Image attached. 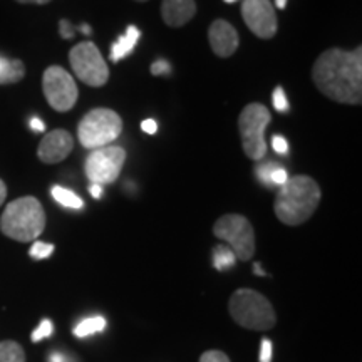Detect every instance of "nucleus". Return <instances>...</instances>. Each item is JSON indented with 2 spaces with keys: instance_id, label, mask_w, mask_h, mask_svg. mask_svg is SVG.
Instances as JSON below:
<instances>
[{
  "instance_id": "nucleus-9",
  "label": "nucleus",
  "mask_w": 362,
  "mask_h": 362,
  "mask_svg": "<svg viewBox=\"0 0 362 362\" xmlns=\"http://www.w3.org/2000/svg\"><path fill=\"white\" fill-rule=\"evenodd\" d=\"M126 161V151L121 146H104L93 149L86 158L84 171L90 183L110 185L119 178Z\"/></svg>"
},
{
  "instance_id": "nucleus-17",
  "label": "nucleus",
  "mask_w": 362,
  "mask_h": 362,
  "mask_svg": "<svg viewBox=\"0 0 362 362\" xmlns=\"http://www.w3.org/2000/svg\"><path fill=\"white\" fill-rule=\"evenodd\" d=\"M51 193L52 198L59 203V205L71 208V210H81V208H84L83 198H81L79 194H76L74 192H71V189H67L64 187H52Z\"/></svg>"
},
{
  "instance_id": "nucleus-11",
  "label": "nucleus",
  "mask_w": 362,
  "mask_h": 362,
  "mask_svg": "<svg viewBox=\"0 0 362 362\" xmlns=\"http://www.w3.org/2000/svg\"><path fill=\"white\" fill-rule=\"evenodd\" d=\"M242 17L257 37L272 39L277 34L279 22L270 0H243Z\"/></svg>"
},
{
  "instance_id": "nucleus-39",
  "label": "nucleus",
  "mask_w": 362,
  "mask_h": 362,
  "mask_svg": "<svg viewBox=\"0 0 362 362\" xmlns=\"http://www.w3.org/2000/svg\"><path fill=\"white\" fill-rule=\"evenodd\" d=\"M253 270H255V274H259V275H265V272L260 269V265H259V264H255V269H253Z\"/></svg>"
},
{
  "instance_id": "nucleus-3",
  "label": "nucleus",
  "mask_w": 362,
  "mask_h": 362,
  "mask_svg": "<svg viewBox=\"0 0 362 362\" xmlns=\"http://www.w3.org/2000/svg\"><path fill=\"white\" fill-rule=\"evenodd\" d=\"M45 228V214L40 202L34 197H24L8 203L0 218V230L17 242H33Z\"/></svg>"
},
{
  "instance_id": "nucleus-13",
  "label": "nucleus",
  "mask_w": 362,
  "mask_h": 362,
  "mask_svg": "<svg viewBox=\"0 0 362 362\" xmlns=\"http://www.w3.org/2000/svg\"><path fill=\"white\" fill-rule=\"evenodd\" d=\"M208 40L218 57H230L238 49V34L235 27L223 19L214 21L208 30Z\"/></svg>"
},
{
  "instance_id": "nucleus-7",
  "label": "nucleus",
  "mask_w": 362,
  "mask_h": 362,
  "mask_svg": "<svg viewBox=\"0 0 362 362\" xmlns=\"http://www.w3.org/2000/svg\"><path fill=\"white\" fill-rule=\"evenodd\" d=\"M214 233L216 238L228 243L238 260L248 262L255 253V232L245 216L237 214L223 215L214 225Z\"/></svg>"
},
{
  "instance_id": "nucleus-37",
  "label": "nucleus",
  "mask_w": 362,
  "mask_h": 362,
  "mask_svg": "<svg viewBox=\"0 0 362 362\" xmlns=\"http://www.w3.org/2000/svg\"><path fill=\"white\" fill-rule=\"evenodd\" d=\"M79 30H81V33H84V34H90V27L89 25H86V24H83V25H81L79 27Z\"/></svg>"
},
{
  "instance_id": "nucleus-33",
  "label": "nucleus",
  "mask_w": 362,
  "mask_h": 362,
  "mask_svg": "<svg viewBox=\"0 0 362 362\" xmlns=\"http://www.w3.org/2000/svg\"><path fill=\"white\" fill-rule=\"evenodd\" d=\"M89 192H90V194H93V198H96V200H99V198L103 197V193H104V188L101 187V185H90V188H89Z\"/></svg>"
},
{
  "instance_id": "nucleus-20",
  "label": "nucleus",
  "mask_w": 362,
  "mask_h": 362,
  "mask_svg": "<svg viewBox=\"0 0 362 362\" xmlns=\"http://www.w3.org/2000/svg\"><path fill=\"white\" fill-rule=\"evenodd\" d=\"M0 362H25V352L13 341L0 342Z\"/></svg>"
},
{
  "instance_id": "nucleus-26",
  "label": "nucleus",
  "mask_w": 362,
  "mask_h": 362,
  "mask_svg": "<svg viewBox=\"0 0 362 362\" xmlns=\"http://www.w3.org/2000/svg\"><path fill=\"white\" fill-rule=\"evenodd\" d=\"M171 72V66L165 59H158L156 62L151 64V74L153 76H168Z\"/></svg>"
},
{
  "instance_id": "nucleus-14",
  "label": "nucleus",
  "mask_w": 362,
  "mask_h": 362,
  "mask_svg": "<svg viewBox=\"0 0 362 362\" xmlns=\"http://www.w3.org/2000/svg\"><path fill=\"white\" fill-rule=\"evenodd\" d=\"M197 13L194 0H163L161 16L166 25L181 27L188 24Z\"/></svg>"
},
{
  "instance_id": "nucleus-21",
  "label": "nucleus",
  "mask_w": 362,
  "mask_h": 362,
  "mask_svg": "<svg viewBox=\"0 0 362 362\" xmlns=\"http://www.w3.org/2000/svg\"><path fill=\"white\" fill-rule=\"evenodd\" d=\"M279 165H275V163L272 161H267V163H262L255 168V173H257V178L260 180L262 185H265V187L272 188V181H270V176H272V171L277 168Z\"/></svg>"
},
{
  "instance_id": "nucleus-29",
  "label": "nucleus",
  "mask_w": 362,
  "mask_h": 362,
  "mask_svg": "<svg viewBox=\"0 0 362 362\" xmlns=\"http://www.w3.org/2000/svg\"><path fill=\"white\" fill-rule=\"evenodd\" d=\"M59 33L64 39H72L76 35V27L71 24L69 21H61L59 22Z\"/></svg>"
},
{
  "instance_id": "nucleus-24",
  "label": "nucleus",
  "mask_w": 362,
  "mask_h": 362,
  "mask_svg": "<svg viewBox=\"0 0 362 362\" xmlns=\"http://www.w3.org/2000/svg\"><path fill=\"white\" fill-rule=\"evenodd\" d=\"M52 330H54V325H52V322L49 319H44L42 322H40V325L37 329L34 330L33 332V342H39V341H42V339H45V337H51L52 336Z\"/></svg>"
},
{
  "instance_id": "nucleus-1",
  "label": "nucleus",
  "mask_w": 362,
  "mask_h": 362,
  "mask_svg": "<svg viewBox=\"0 0 362 362\" xmlns=\"http://www.w3.org/2000/svg\"><path fill=\"white\" fill-rule=\"evenodd\" d=\"M312 81L329 99L342 104H361L362 99V51L329 49L312 67Z\"/></svg>"
},
{
  "instance_id": "nucleus-19",
  "label": "nucleus",
  "mask_w": 362,
  "mask_h": 362,
  "mask_svg": "<svg viewBox=\"0 0 362 362\" xmlns=\"http://www.w3.org/2000/svg\"><path fill=\"white\" fill-rule=\"evenodd\" d=\"M106 327V319L101 315L89 317V319L81 320V322L74 327V334L78 337H88L93 336V334L101 332V330Z\"/></svg>"
},
{
  "instance_id": "nucleus-28",
  "label": "nucleus",
  "mask_w": 362,
  "mask_h": 362,
  "mask_svg": "<svg viewBox=\"0 0 362 362\" xmlns=\"http://www.w3.org/2000/svg\"><path fill=\"white\" fill-rule=\"evenodd\" d=\"M272 148H274L275 153H279V155H287L288 153V143L287 139L284 138V136H274L272 138Z\"/></svg>"
},
{
  "instance_id": "nucleus-23",
  "label": "nucleus",
  "mask_w": 362,
  "mask_h": 362,
  "mask_svg": "<svg viewBox=\"0 0 362 362\" xmlns=\"http://www.w3.org/2000/svg\"><path fill=\"white\" fill-rule=\"evenodd\" d=\"M272 103H274V107L279 112H287L288 110H291V106H288V101H287V96H285L282 88H275L274 94H272Z\"/></svg>"
},
{
  "instance_id": "nucleus-25",
  "label": "nucleus",
  "mask_w": 362,
  "mask_h": 362,
  "mask_svg": "<svg viewBox=\"0 0 362 362\" xmlns=\"http://www.w3.org/2000/svg\"><path fill=\"white\" fill-rule=\"evenodd\" d=\"M287 180H288V175L282 166H277V168L272 171V176H270L272 187H279V188L284 187V185L287 183Z\"/></svg>"
},
{
  "instance_id": "nucleus-2",
  "label": "nucleus",
  "mask_w": 362,
  "mask_h": 362,
  "mask_svg": "<svg viewBox=\"0 0 362 362\" xmlns=\"http://www.w3.org/2000/svg\"><path fill=\"white\" fill-rule=\"evenodd\" d=\"M320 202V188L310 176H293L280 187L274 210L277 218L288 226L302 225L314 215Z\"/></svg>"
},
{
  "instance_id": "nucleus-5",
  "label": "nucleus",
  "mask_w": 362,
  "mask_h": 362,
  "mask_svg": "<svg viewBox=\"0 0 362 362\" xmlns=\"http://www.w3.org/2000/svg\"><path fill=\"white\" fill-rule=\"evenodd\" d=\"M123 131V119L117 112L98 107L89 111L78 126V138L88 149L104 148L117 139Z\"/></svg>"
},
{
  "instance_id": "nucleus-22",
  "label": "nucleus",
  "mask_w": 362,
  "mask_h": 362,
  "mask_svg": "<svg viewBox=\"0 0 362 362\" xmlns=\"http://www.w3.org/2000/svg\"><path fill=\"white\" fill-rule=\"evenodd\" d=\"M54 252V245L51 243H44V242H34V245L30 247V257L35 260H44L49 259Z\"/></svg>"
},
{
  "instance_id": "nucleus-34",
  "label": "nucleus",
  "mask_w": 362,
  "mask_h": 362,
  "mask_svg": "<svg viewBox=\"0 0 362 362\" xmlns=\"http://www.w3.org/2000/svg\"><path fill=\"white\" fill-rule=\"evenodd\" d=\"M49 362H69V359L64 354H61V352H52L49 356Z\"/></svg>"
},
{
  "instance_id": "nucleus-10",
  "label": "nucleus",
  "mask_w": 362,
  "mask_h": 362,
  "mask_svg": "<svg viewBox=\"0 0 362 362\" xmlns=\"http://www.w3.org/2000/svg\"><path fill=\"white\" fill-rule=\"evenodd\" d=\"M42 89L47 103L52 110L66 112L74 107L78 101V86L66 69L59 66H51L42 76Z\"/></svg>"
},
{
  "instance_id": "nucleus-36",
  "label": "nucleus",
  "mask_w": 362,
  "mask_h": 362,
  "mask_svg": "<svg viewBox=\"0 0 362 362\" xmlns=\"http://www.w3.org/2000/svg\"><path fill=\"white\" fill-rule=\"evenodd\" d=\"M19 4H37V6H44V4H49L51 0H16Z\"/></svg>"
},
{
  "instance_id": "nucleus-41",
  "label": "nucleus",
  "mask_w": 362,
  "mask_h": 362,
  "mask_svg": "<svg viewBox=\"0 0 362 362\" xmlns=\"http://www.w3.org/2000/svg\"><path fill=\"white\" fill-rule=\"evenodd\" d=\"M136 2H148V0H136Z\"/></svg>"
},
{
  "instance_id": "nucleus-6",
  "label": "nucleus",
  "mask_w": 362,
  "mask_h": 362,
  "mask_svg": "<svg viewBox=\"0 0 362 362\" xmlns=\"http://www.w3.org/2000/svg\"><path fill=\"white\" fill-rule=\"evenodd\" d=\"M272 119L270 112L264 104H248L238 117V129L245 155L250 160L262 161L267 155L265 129Z\"/></svg>"
},
{
  "instance_id": "nucleus-35",
  "label": "nucleus",
  "mask_w": 362,
  "mask_h": 362,
  "mask_svg": "<svg viewBox=\"0 0 362 362\" xmlns=\"http://www.w3.org/2000/svg\"><path fill=\"white\" fill-rule=\"evenodd\" d=\"M6 197H7V187H6V183L0 180V206H2L4 202H6Z\"/></svg>"
},
{
  "instance_id": "nucleus-40",
  "label": "nucleus",
  "mask_w": 362,
  "mask_h": 362,
  "mask_svg": "<svg viewBox=\"0 0 362 362\" xmlns=\"http://www.w3.org/2000/svg\"><path fill=\"white\" fill-rule=\"evenodd\" d=\"M226 4H233V2H237V0H225Z\"/></svg>"
},
{
  "instance_id": "nucleus-16",
  "label": "nucleus",
  "mask_w": 362,
  "mask_h": 362,
  "mask_svg": "<svg viewBox=\"0 0 362 362\" xmlns=\"http://www.w3.org/2000/svg\"><path fill=\"white\" fill-rule=\"evenodd\" d=\"M25 67L19 59L0 56V84H13L24 79Z\"/></svg>"
},
{
  "instance_id": "nucleus-15",
  "label": "nucleus",
  "mask_w": 362,
  "mask_h": 362,
  "mask_svg": "<svg viewBox=\"0 0 362 362\" xmlns=\"http://www.w3.org/2000/svg\"><path fill=\"white\" fill-rule=\"evenodd\" d=\"M139 37H141V33H139L138 27L128 25L126 33L111 45V52H110L111 62H119V61H123L124 57L131 56L134 51L136 44H138Z\"/></svg>"
},
{
  "instance_id": "nucleus-4",
  "label": "nucleus",
  "mask_w": 362,
  "mask_h": 362,
  "mask_svg": "<svg viewBox=\"0 0 362 362\" xmlns=\"http://www.w3.org/2000/svg\"><path fill=\"white\" fill-rule=\"evenodd\" d=\"M228 310L232 319L250 330H270L277 324V314L269 298L252 288H240L230 297Z\"/></svg>"
},
{
  "instance_id": "nucleus-8",
  "label": "nucleus",
  "mask_w": 362,
  "mask_h": 362,
  "mask_svg": "<svg viewBox=\"0 0 362 362\" xmlns=\"http://www.w3.org/2000/svg\"><path fill=\"white\" fill-rule=\"evenodd\" d=\"M69 62L74 74L90 88H101L110 79V69L96 44L79 42L71 49Z\"/></svg>"
},
{
  "instance_id": "nucleus-27",
  "label": "nucleus",
  "mask_w": 362,
  "mask_h": 362,
  "mask_svg": "<svg viewBox=\"0 0 362 362\" xmlns=\"http://www.w3.org/2000/svg\"><path fill=\"white\" fill-rule=\"evenodd\" d=\"M200 362H230V359L221 351H206L200 357Z\"/></svg>"
},
{
  "instance_id": "nucleus-31",
  "label": "nucleus",
  "mask_w": 362,
  "mask_h": 362,
  "mask_svg": "<svg viewBox=\"0 0 362 362\" xmlns=\"http://www.w3.org/2000/svg\"><path fill=\"white\" fill-rule=\"evenodd\" d=\"M141 129H143L146 134H156L158 123H156L155 119H144L143 123H141Z\"/></svg>"
},
{
  "instance_id": "nucleus-30",
  "label": "nucleus",
  "mask_w": 362,
  "mask_h": 362,
  "mask_svg": "<svg viewBox=\"0 0 362 362\" xmlns=\"http://www.w3.org/2000/svg\"><path fill=\"white\" fill-rule=\"evenodd\" d=\"M260 362H272V342L269 339H262L260 342Z\"/></svg>"
},
{
  "instance_id": "nucleus-12",
  "label": "nucleus",
  "mask_w": 362,
  "mask_h": 362,
  "mask_svg": "<svg viewBox=\"0 0 362 362\" xmlns=\"http://www.w3.org/2000/svg\"><path fill=\"white\" fill-rule=\"evenodd\" d=\"M72 148H74L72 136L66 129H54L42 138L37 149V156L42 163L56 165L71 155Z\"/></svg>"
},
{
  "instance_id": "nucleus-38",
  "label": "nucleus",
  "mask_w": 362,
  "mask_h": 362,
  "mask_svg": "<svg viewBox=\"0 0 362 362\" xmlns=\"http://www.w3.org/2000/svg\"><path fill=\"white\" fill-rule=\"evenodd\" d=\"M275 6L279 8H285V6H287V0H275Z\"/></svg>"
},
{
  "instance_id": "nucleus-32",
  "label": "nucleus",
  "mask_w": 362,
  "mask_h": 362,
  "mask_svg": "<svg viewBox=\"0 0 362 362\" xmlns=\"http://www.w3.org/2000/svg\"><path fill=\"white\" fill-rule=\"evenodd\" d=\"M30 128H33L35 133H44L45 131V124H44V121L42 119H39V117H33V119H30Z\"/></svg>"
},
{
  "instance_id": "nucleus-18",
  "label": "nucleus",
  "mask_w": 362,
  "mask_h": 362,
  "mask_svg": "<svg viewBox=\"0 0 362 362\" xmlns=\"http://www.w3.org/2000/svg\"><path fill=\"white\" fill-rule=\"evenodd\" d=\"M235 262H237V257H235L233 250L228 245L214 247V265L216 270L225 272V270L232 269V267L235 265Z\"/></svg>"
}]
</instances>
